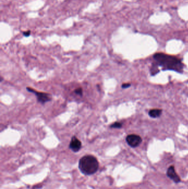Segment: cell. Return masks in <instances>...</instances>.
Masks as SVG:
<instances>
[{"label": "cell", "mask_w": 188, "mask_h": 189, "mask_svg": "<svg viewBox=\"0 0 188 189\" xmlns=\"http://www.w3.org/2000/svg\"><path fill=\"white\" fill-rule=\"evenodd\" d=\"M154 58L158 64L166 69L180 71L182 69V64L179 59L173 56H168L163 53L155 54Z\"/></svg>", "instance_id": "obj_1"}, {"label": "cell", "mask_w": 188, "mask_h": 189, "mask_svg": "<svg viewBox=\"0 0 188 189\" xmlns=\"http://www.w3.org/2000/svg\"><path fill=\"white\" fill-rule=\"evenodd\" d=\"M99 161L94 156L86 155L83 156L79 160L78 168L83 174L91 175L97 172L99 169Z\"/></svg>", "instance_id": "obj_2"}, {"label": "cell", "mask_w": 188, "mask_h": 189, "mask_svg": "<svg viewBox=\"0 0 188 189\" xmlns=\"http://www.w3.org/2000/svg\"><path fill=\"white\" fill-rule=\"evenodd\" d=\"M27 90H28V91L34 93L35 95L36 96L38 102L42 103V104H45L46 102L51 100V96L49 94L36 91V90H34L33 89L30 88V87H27Z\"/></svg>", "instance_id": "obj_3"}, {"label": "cell", "mask_w": 188, "mask_h": 189, "mask_svg": "<svg viewBox=\"0 0 188 189\" xmlns=\"http://www.w3.org/2000/svg\"><path fill=\"white\" fill-rule=\"evenodd\" d=\"M126 141L130 147L135 148L138 147L142 142V139L140 136L136 134H130L126 138Z\"/></svg>", "instance_id": "obj_4"}, {"label": "cell", "mask_w": 188, "mask_h": 189, "mask_svg": "<svg viewBox=\"0 0 188 189\" xmlns=\"http://www.w3.org/2000/svg\"><path fill=\"white\" fill-rule=\"evenodd\" d=\"M70 149L73 152H78L82 148V143L76 136H73L70 141Z\"/></svg>", "instance_id": "obj_5"}, {"label": "cell", "mask_w": 188, "mask_h": 189, "mask_svg": "<svg viewBox=\"0 0 188 189\" xmlns=\"http://www.w3.org/2000/svg\"><path fill=\"white\" fill-rule=\"evenodd\" d=\"M167 175L169 178H170L175 183H179V182H180V179L179 176L177 175V172H175V170L173 166L169 167L168 169L167 170Z\"/></svg>", "instance_id": "obj_6"}, {"label": "cell", "mask_w": 188, "mask_h": 189, "mask_svg": "<svg viewBox=\"0 0 188 189\" xmlns=\"http://www.w3.org/2000/svg\"><path fill=\"white\" fill-rule=\"evenodd\" d=\"M149 116L152 118H157L160 116L162 114V110L160 109H153L149 111Z\"/></svg>", "instance_id": "obj_7"}, {"label": "cell", "mask_w": 188, "mask_h": 189, "mask_svg": "<svg viewBox=\"0 0 188 189\" xmlns=\"http://www.w3.org/2000/svg\"><path fill=\"white\" fill-rule=\"evenodd\" d=\"M110 127L111 128H122V124L121 123L116 122L114 123L112 125H111Z\"/></svg>", "instance_id": "obj_8"}, {"label": "cell", "mask_w": 188, "mask_h": 189, "mask_svg": "<svg viewBox=\"0 0 188 189\" xmlns=\"http://www.w3.org/2000/svg\"><path fill=\"white\" fill-rule=\"evenodd\" d=\"M75 92L78 95L82 96V94H83V90H82V89L81 88V87L76 89L75 90Z\"/></svg>", "instance_id": "obj_9"}, {"label": "cell", "mask_w": 188, "mask_h": 189, "mask_svg": "<svg viewBox=\"0 0 188 189\" xmlns=\"http://www.w3.org/2000/svg\"><path fill=\"white\" fill-rule=\"evenodd\" d=\"M23 34L24 36L29 37L31 34V31H28L24 32H23Z\"/></svg>", "instance_id": "obj_10"}, {"label": "cell", "mask_w": 188, "mask_h": 189, "mask_svg": "<svg viewBox=\"0 0 188 189\" xmlns=\"http://www.w3.org/2000/svg\"><path fill=\"white\" fill-rule=\"evenodd\" d=\"M130 86H131V85H130V83H124V84L122 85V87L124 88V89H126V88L130 87Z\"/></svg>", "instance_id": "obj_11"}]
</instances>
